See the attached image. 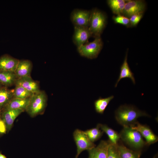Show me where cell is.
Masks as SVG:
<instances>
[{
    "mask_svg": "<svg viewBox=\"0 0 158 158\" xmlns=\"http://www.w3.org/2000/svg\"><path fill=\"white\" fill-rule=\"evenodd\" d=\"M139 132L145 140L147 146L157 142L158 137L152 130L149 126L142 125L138 122L133 126L130 127Z\"/></svg>",
    "mask_w": 158,
    "mask_h": 158,
    "instance_id": "9",
    "label": "cell"
},
{
    "mask_svg": "<svg viewBox=\"0 0 158 158\" xmlns=\"http://www.w3.org/2000/svg\"><path fill=\"white\" fill-rule=\"evenodd\" d=\"M6 127L2 119L0 110V135L6 133Z\"/></svg>",
    "mask_w": 158,
    "mask_h": 158,
    "instance_id": "29",
    "label": "cell"
},
{
    "mask_svg": "<svg viewBox=\"0 0 158 158\" xmlns=\"http://www.w3.org/2000/svg\"><path fill=\"white\" fill-rule=\"evenodd\" d=\"M13 90H9L5 87L0 89V109L4 107L13 98Z\"/></svg>",
    "mask_w": 158,
    "mask_h": 158,
    "instance_id": "21",
    "label": "cell"
},
{
    "mask_svg": "<svg viewBox=\"0 0 158 158\" xmlns=\"http://www.w3.org/2000/svg\"><path fill=\"white\" fill-rule=\"evenodd\" d=\"M143 13L133 14L130 17L129 19L130 25L134 26L137 25L142 18Z\"/></svg>",
    "mask_w": 158,
    "mask_h": 158,
    "instance_id": "28",
    "label": "cell"
},
{
    "mask_svg": "<svg viewBox=\"0 0 158 158\" xmlns=\"http://www.w3.org/2000/svg\"><path fill=\"white\" fill-rule=\"evenodd\" d=\"M13 89V98L21 99H25L31 97L33 93L19 85H16Z\"/></svg>",
    "mask_w": 158,
    "mask_h": 158,
    "instance_id": "25",
    "label": "cell"
},
{
    "mask_svg": "<svg viewBox=\"0 0 158 158\" xmlns=\"http://www.w3.org/2000/svg\"><path fill=\"white\" fill-rule=\"evenodd\" d=\"M116 145L121 158H140L141 151L128 148L123 145L121 140Z\"/></svg>",
    "mask_w": 158,
    "mask_h": 158,
    "instance_id": "17",
    "label": "cell"
},
{
    "mask_svg": "<svg viewBox=\"0 0 158 158\" xmlns=\"http://www.w3.org/2000/svg\"><path fill=\"white\" fill-rule=\"evenodd\" d=\"M73 137L77 146V152L75 158H78L83 151H88L96 146L90 140L84 132L80 130H75L73 133Z\"/></svg>",
    "mask_w": 158,
    "mask_h": 158,
    "instance_id": "6",
    "label": "cell"
},
{
    "mask_svg": "<svg viewBox=\"0 0 158 158\" xmlns=\"http://www.w3.org/2000/svg\"><path fill=\"white\" fill-rule=\"evenodd\" d=\"M127 51L123 62L121 66L120 74L115 85V87H117L121 80L125 78H130L134 84L135 83L134 74L131 71L127 62Z\"/></svg>",
    "mask_w": 158,
    "mask_h": 158,
    "instance_id": "16",
    "label": "cell"
},
{
    "mask_svg": "<svg viewBox=\"0 0 158 158\" xmlns=\"http://www.w3.org/2000/svg\"><path fill=\"white\" fill-rule=\"evenodd\" d=\"M126 1L124 0H109L108 4L112 12L116 15L123 13Z\"/></svg>",
    "mask_w": 158,
    "mask_h": 158,
    "instance_id": "23",
    "label": "cell"
},
{
    "mask_svg": "<svg viewBox=\"0 0 158 158\" xmlns=\"http://www.w3.org/2000/svg\"><path fill=\"white\" fill-rule=\"evenodd\" d=\"M24 111V110L21 109L4 110L1 116L6 131L8 132L10 130L15 119Z\"/></svg>",
    "mask_w": 158,
    "mask_h": 158,
    "instance_id": "13",
    "label": "cell"
},
{
    "mask_svg": "<svg viewBox=\"0 0 158 158\" xmlns=\"http://www.w3.org/2000/svg\"><path fill=\"white\" fill-rule=\"evenodd\" d=\"M100 128L108 135L109 140L113 144L116 145L120 140L119 133L105 124H98Z\"/></svg>",
    "mask_w": 158,
    "mask_h": 158,
    "instance_id": "20",
    "label": "cell"
},
{
    "mask_svg": "<svg viewBox=\"0 0 158 158\" xmlns=\"http://www.w3.org/2000/svg\"><path fill=\"white\" fill-rule=\"evenodd\" d=\"M150 116L145 112L131 105L120 106L115 112L117 122L123 127H131L138 122L137 119L141 116Z\"/></svg>",
    "mask_w": 158,
    "mask_h": 158,
    "instance_id": "1",
    "label": "cell"
},
{
    "mask_svg": "<svg viewBox=\"0 0 158 158\" xmlns=\"http://www.w3.org/2000/svg\"><path fill=\"white\" fill-rule=\"evenodd\" d=\"M17 78L15 72L0 70V83L5 87L15 83Z\"/></svg>",
    "mask_w": 158,
    "mask_h": 158,
    "instance_id": "19",
    "label": "cell"
},
{
    "mask_svg": "<svg viewBox=\"0 0 158 158\" xmlns=\"http://www.w3.org/2000/svg\"><path fill=\"white\" fill-rule=\"evenodd\" d=\"M0 158H6L5 156L0 153Z\"/></svg>",
    "mask_w": 158,
    "mask_h": 158,
    "instance_id": "30",
    "label": "cell"
},
{
    "mask_svg": "<svg viewBox=\"0 0 158 158\" xmlns=\"http://www.w3.org/2000/svg\"><path fill=\"white\" fill-rule=\"evenodd\" d=\"M3 85L0 83V89L3 87Z\"/></svg>",
    "mask_w": 158,
    "mask_h": 158,
    "instance_id": "31",
    "label": "cell"
},
{
    "mask_svg": "<svg viewBox=\"0 0 158 158\" xmlns=\"http://www.w3.org/2000/svg\"><path fill=\"white\" fill-rule=\"evenodd\" d=\"M19 60L8 55L0 58V70L15 72Z\"/></svg>",
    "mask_w": 158,
    "mask_h": 158,
    "instance_id": "14",
    "label": "cell"
},
{
    "mask_svg": "<svg viewBox=\"0 0 158 158\" xmlns=\"http://www.w3.org/2000/svg\"><path fill=\"white\" fill-rule=\"evenodd\" d=\"M111 143L109 140L101 141L97 146L88 151V158H107L108 147Z\"/></svg>",
    "mask_w": 158,
    "mask_h": 158,
    "instance_id": "11",
    "label": "cell"
},
{
    "mask_svg": "<svg viewBox=\"0 0 158 158\" xmlns=\"http://www.w3.org/2000/svg\"><path fill=\"white\" fill-rule=\"evenodd\" d=\"M32 68V64L30 61L19 60L15 73L18 78L30 76Z\"/></svg>",
    "mask_w": 158,
    "mask_h": 158,
    "instance_id": "15",
    "label": "cell"
},
{
    "mask_svg": "<svg viewBox=\"0 0 158 158\" xmlns=\"http://www.w3.org/2000/svg\"><path fill=\"white\" fill-rule=\"evenodd\" d=\"M84 132L90 140L93 142L99 139L104 133L98 125L96 127L88 129Z\"/></svg>",
    "mask_w": 158,
    "mask_h": 158,
    "instance_id": "24",
    "label": "cell"
},
{
    "mask_svg": "<svg viewBox=\"0 0 158 158\" xmlns=\"http://www.w3.org/2000/svg\"><path fill=\"white\" fill-rule=\"evenodd\" d=\"M119 134L121 141L133 150L141 151L144 147L148 146L140 133L130 127H123Z\"/></svg>",
    "mask_w": 158,
    "mask_h": 158,
    "instance_id": "2",
    "label": "cell"
},
{
    "mask_svg": "<svg viewBox=\"0 0 158 158\" xmlns=\"http://www.w3.org/2000/svg\"><path fill=\"white\" fill-rule=\"evenodd\" d=\"M30 97L24 99L13 98L4 107V110H26L30 102Z\"/></svg>",
    "mask_w": 158,
    "mask_h": 158,
    "instance_id": "18",
    "label": "cell"
},
{
    "mask_svg": "<svg viewBox=\"0 0 158 158\" xmlns=\"http://www.w3.org/2000/svg\"><path fill=\"white\" fill-rule=\"evenodd\" d=\"M103 43L100 36L95 37V40L77 47V50L82 56L92 59L97 58L102 50Z\"/></svg>",
    "mask_w": 158,
    "mask_h": 158,
    "instance_id": "5",
    "label": "cell"
},
{
    "mask_svg": "<svg viewBox=\"0 0 158 158\" xmlns=\"http://www.w3.org/2000/svg\"><path fill=\"white\" fill-rule=\"evenodd\" d=\"M113 19L114 22L125 26H128L130 25L129 19L125 16L121 14L117 15L113 17Z\"/></svg>",
    "mask_w": 158,
    "mask_h": 158,
    "instance_id": "27",
    "label": "cell"
},
{
    "mask_svg": "<svg viewBox=\"0 0 158 158\" xmlns=\"http://www.w3.org/2000/svg\"><path fill=\"white\" fill-rule=\"evenodd\" d=\"M73 40L77 47L88 42L89 38L92 36L88 27H74Z\"/></svg>",
    "mask_w": 158,
    "mask_h": 158,
    "instance_id": "10",
    "label": "cell"
},
{
    "mask_svg": "<svg viewBox=\"0 0 158 158\" xmlns=\"http://www.w3.org/2000/svg\"><path fill=\"white\" fill-rule=\"evenodd\" d=\"M47 97L43 91L40 90L30 97L29 104L26 110L29 115L34 116L43 112L47 106Z\"/></svg>",
    "mask_w": 158,
    "mask_h": 158,
    "instance_id": "3",
    "label": "cell"
},
{
    "mask_svg": "<svg viewBox=\"0 0 158 158\" xmlns=\"http://www.w3.org/2000/svg\"><path fill=\"white\" fill-rule=\"evenodd\" d=\"M91 11L88 28L92 36H100L106 24V16L104 13L96 9Z\"/></svg>",
    "mask_w": 158,
    "mask_h": 158,
    "instance_id": "4",
    "label": "cell"
},
{
    "mask_svg": "<svg viewBox=\"0 0 158 158\" xmlns=\"http://www.w3.org/2000/svg\"><path fill=\"white\" fill-rule=\"evenodd\" d=\"M114 97L113 95L105 98L100 97L96 100L94 102V106L96 112L101 114H103L109 103Z\"/></svg>",
    "mask_w": 158,
    "mask_h": 158,
    "instance_id": "22",
    "label": "cell"
},
{
    "mask_svg": "<svg viewBox=\"0 0 158 158\" xmlns=\"http://www.w3.org/2000/svg\"><path fill=\"white\" fill-rule=\"evenodd\" d=\"M91 11L75 9L71 15V20L74 27H88Z\"/></svg>",
    "mask_w": 158,
    "mask_h": 158,
    "instance_id": "7",
    "label": "cell"
},
{
    "mask_svg": "<svg viewBox=\"0 0 158 158\" xmlns=\"http://www.w3.org/2000/svg\"><path fill=\"white\" fill-rule=\"evenodd\" d=\"M145 7V3L143 1H126L123 13L125 16L130 17L133 14L143 13Z\"/></svg>",
    "mask_w": 158,
    "mask_h": 158,
    "instance_id": "8",
    "label": "cell"
},
{
    "mask_svg": "<svg viewBox=\"0 0 158 158\" xmlns=\"http://www.w3.org/2000/svg\"><path fill=\"white\" fill-rule=\"evenodd\" d=\"M15 84L16 85L22 87L33 94L40 91L38 84L34 81L30 76L18 78Z\"/></svg>",
    "mask_w": 158,
    "mask_h": 158,
    "instance_id": "12",
    "label": "cell"
},
{
    "mask_svg": "<svg viewBox=\"0 0 158 158\" xmlns=\"http://www.w3.org/2000/svg\"><path fill=\"white\" fill-rule=\"evenodd\" d=\"M107 158H121L116 145L111 143L108 147Z\"/></svg>",
    "mask_w": 158,
    "mask_h": 158,
    "instance_id": "26",
    "label": "cell"
}]
</instances>
